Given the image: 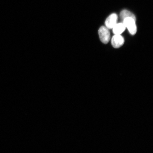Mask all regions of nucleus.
I'll use <instances>...</instances> for the list:
<instances>
[{
  "instance_id": "f257e3e1",
  "label": "nucleus",
  "mask_w": 153,
  "mask_h": 153,
  "mask_svg": "<svg viewBox=\"0 0 153 153\" xmlns=\"http://www.w3.org/2000/svg\"><path fill=\"white\" fill-rule=\"evenodd\" d=\"M136 20L131 18H125L123 20V23L128 30L130 33L134 35L136 33L137 27L135 24Z\"/></svg>"
},
{
  "instance_id": "f03ea898",
  "label": "nucleus",
  "mask_w": 153,
  "mask_h": 153,
  "mask_svg": "<svg viewBox=\"0 0 153 153\" xmlns=\"http://www.w3.org/2000/svg\"><path fill=\"white\" fill-rule=\"evenodd\" d=\"M99 37L103 43H108L110 39V33L108 28L106 27H101L99 30Z\"/></svg>"
},
{
  "instance_id": "7ed1b4c3",
  "label": "nucleus",
  "mask_w": 153,
  "mask_h": 153,
  "mask_svg": "<svg viewBox=\"0 0 153 153\" xmlns=\"http://www.w3.org/2000/svg\"><path fill=\"white\" fill-rule=\"evenodd\" d=\"M124 42V38L120 34H115L112 38V45L113 47L116 48L121 47Z\"/></svg>"
},
{
  "instance_id": "20e7f679",
  "label": "nucleus",
  "mask_w": 153,
  "mask_h": 153,
  "mask_svg": "<svg viewBox=\"0 0 153 153\" xmlns=\"http://www.w3.org/2000/svg\"><path fill=\"white\" fill-rule=\"evenodd\" d=\"M118 16L116 14H112L110 15L105 21V24L108 29H112L117 22Z\"/></svg>"
},
{
  "instance_id": "39448f33",
  "label": "nucleus",
  "mask_w": 153,
  "mask_h": 153,
  "mask_svg": "<svg viewBox=\"0 0 153 153\" xmlns=\"http://www.w3.org/2000/svg\"><path fill=\"white\" fill-rule=\"evenodd\" d=\"M126 28L123 23L116 24L112 28L113 32L115 34H120L125 30Z\"/></svg>"
},
{
  "instance_id": "423d86ee",
  "label": "nucleus",
  "mask_w": 153,
  "mask_h": 153,
  "mask_svg": "<svg viewBox=\"0 0 153 153\" xmlns=\"http://www.w3.org/2000/svg\"><path fill=\"white\" fill-rule=\"evenodd\" d=\"M120 19L123 21L124 19L127 18H131L135 20H136L135 15L130 11L126 10H124L120 12Z\"/></svg>"
}]
</instances>
